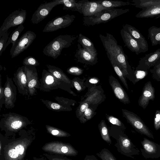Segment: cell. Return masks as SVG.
<instances>
[{
	"mask_svg": "<svg viewBox=\"0 0 160 160\" xmlns=\"http://www.w3.org/2000/svg\"><path fill=\"white\" fill-rule=\"evenodd\" d=\"M99 37L108 57L113 59L125 77L135 85L134 70L129 64L122 47L118 44L116 40L110 33H107L106 36L99 34Z\"/></svg>",
	"mask_w": 160,
	"mask_h": 160,
	"instance_id": "1",
	"label": "cell"
},
{
	"mask_svg": "<svg viewBox=\"0 0 160 160\" xmlns=\"http://www.w3.org/2000/svg\"><path fill=\"white\" fill-rule=\"evenodd\" d=\"M31 135L25 132L16 140L11 141L3 147L5 160H23L26 151L32 142Z\"/></svg>",
	"mask_w": 160,
	"mask_h": 160,
	"instance_id": "2",
	"label": "cell"
},
{
	"mask_svg": "<svg viewBox=\"0 0 160 160\" xmlns=\"http://www.w3.org/2000/svg\"><path fill=\"white\" fill-rule=\"evenodd\" d=\"M0 121V127L2 131L7 133L12 134L22 130L31 124L26 117L14 112L3 114Z\"/></svg>",
	"mask_w": 160,
	"mask_h": 160,
	"instance_id": "3",
	"label": "cell"
},
{
	"mask_svg": "<svg viewBox=\"0 0 160 160\" xmlns=\"http://www.w3.org/2000/svg\"><path fill=\"white\" fill-rule=\"evenodd\" d=\"M76 38L69 35H59L44 48L43 52L47 56L56 59L61 54L62 49L69 47Z\"/></svg>",
	"mask_w": 160,
	"mask_h": 160,
	"instance_id": "4",
	"label": "cell"
},
{
	"mask_svg": "<svg viewBox=\"0 0 160 160\" xmlns=\"http://www.w3.org/2000/svg\"><path fill=\"white\" fill-rule=\"evenodd\" d=\"M40 82V90L42 91L49 92L60 88L68 92L74 96H77L71 90L72 88L69 85L55 78L46 69H44L42 70Z\"/></svg>",
	"mask_w": 160,
	"mask_h": 160,
	"instance_id": "5",
	"label": "cell"
},
{
	"mask_svg": "<svg viewBox=\"0 0 160 160\" xmlns=\"http://www.w3.org/2000/svg\"><path fill=\"white\" fill-rule=\"evenodd\" d=\"M129 9L109 8L103 10L92 16L84 17V25L93 26L101 23H105L123 14L129 12Z\"/></svg>",
	"mask_w": 160,
	"mask_h": 160,
	"instance_id": "6",
	"label": "cell"
},
{
	"mask_svg": "<svg viewBox=\"0 0 160 160\" xmlns=\"http://www.w3.org/2000/svg\"><path fill=\"white\" fill-rule=\"evenodd\" d=\"M42 148L48 153L64 156H75L78 153V151L70 144L58 141L47 143Z\"/></svg>",
	"mask_w": 160,
	"mask_h": 160,
	"instance_id": "7",
	"label": "cell"
},
{
	"mask_svg": "<svg viewBox=\"0 0 160 160\" xmlns=\"http://www.w3.org/2000/svg\"><path fill=\"white\" fill-rule=\"evenodd\" d=\"M122 110L123 117L137 132L149 138H154L151 131L138 116L125 109H122Z\"/></svg>",
	"mask_w": 160,
	"mask_h": 160,
	"instance_id": "8",
	"label": "cell"
},
{
	"mask_svg": "<svg viewBox=\"0 0 160 160\" xmlns=\"http://www.w3.org/2000/svg\"><path fill=\"white\" fill-rule=\"evenodd\" d=\"M26 15V10L22 9L16 10L10 14L5 19L0 28V38L11 28L23 24Z\"/></svg>",
	"mask_w": 160,
	"mask_h": 160,
	"instance_id": "9",
	"label": "cell"
},
{
	"mask_svg": "<svg viewBox=\"0 0 160 160\" xmlns=\"http://www.w3.org/2000/svg\"><path fill=\"white\" fill-rule=\"evenodd\" d=\"M36 37V34L33 32L29 30L24 33L12 46L10 54L12 58L19 55L31 45Z\"/></svg>",
	"mask_w": 160,
	"mask_h": 160,
	"instance_id": "10",
	"label": "cell"
},
{
	"mask_svg": "<svg viewBox=\"0 0 160 160\" xmlns=\"http://www.w3.org/2000/svg\"><path fill=\"white\" fill-rule=\"evenodd\" d=\"M105 98L101 86H96L88 88V92L82 101L86 102L89 107L96 110L98 106L104 101Z\"/></svg>",
	"mask_w": 160,
	"mask_h": 160,
	"instance_id": "11",
	"label": "cell"
},
{
	"mask_svg": "<svg viewBox=\"0 0 160 160\" xmlns=\"http://www.w3.org/2000/svg\"><path fill=\"white\" fill-rule=\"evenodd\" d=\"M75 18L74 15L69 14L56 17L47 23L42 32H52L65 28L72 24Z\"/></svg>",
	"mask_w": 160,
	"mask_h": 160,
	"instance_id": "12",
	"label": "cell"
},
{
	"mask_svg": "<svg viewBox=\"0 0 160 160\" xmlns=\"http://www.w3.org/2000/svg\"><path fill=\"white\" fill-rule=\"evenodd\" d=\"M28 81L29 95L33 96L37 94V89H40V83L35 67L24 66Z\"/></svg>",
	"mask_w": 160,
	"mask_h": 160,
	"instance_id": "13",
	"label": "cell"
},
{
	"mask_svg": "<svg viewBox=\"0 0 160 160\" xmlns=\"http://www.w3.org/2000/svg\"><path fill=\"white\" fill-rule=\"evenodd\" d=\"M3 87L5 108L7 109L12 108L15 106L17 99V88L12 79L8 76Z\"/></svg>",
	"mask_w": 160,
	"mask_h": 160,
	"instance_id": "14",
	"label": "cell"
},
{
	"mask_svg": "<svg viewBox=\"0 0 160 160\" xmlns=\"http://www.w3.org/2000/svg\"><path fill=\"white\" fill-rule=\"evenodd\" d=\"M58 5V0L41 4L32 14V22L35 24L40 22L48 16L54 7Z\"/></svg>",
	"mask_w": 160,
	"mask_h": 160,
	"instance_id": "15",
	"label": "cell"
},
{
	"mask_svg": "<svg viewBox=\"0 0 160 160\" xmlns=\"http://www.w3.org/2000/svg\"><path fill=\"white\" fill-rule=\"evenodd\" d=\"M12 81L16 86L18 92L24 95H28V81L24 66L19 67L13 75Z\"/></svg>",
	"mask_w": 160,
	"mask_h": 160,
	"instance_id": "16",
	"label": "cell"
},
{
	"mask_svg": "<svg viewBox=\"0 0 160 160\" xmlns=\"http://www.w3.org/2000/svg\"><path fill=\"white\" fill-rule=\"evenodd\" d=\"M78 2L80 4L79 12L84 17L92 16L103 10L109 8L103 6L97 1L83 0Z\"/></svg>",
	"mask_w": 160,
	"mask_h": 160,
	"instance_id": "17",
	"label": "cell"
},
{
	"mask_svg": "<svg viewBox=\"0 0 160 160\" xmlns=\"http://www.w3.org/2000/svg\"><path fill=\"white\" fill-rule=\"evenodd\" d=\"M142 148L141 151L142 156L145 158H157L160 157V144L144 138L141 142Z\"/></svg>",
	"mask_w": 160,
	"mask_h": 160,
	"instance_id": "18",
	"label": "cell"
},
{
	"mask_svg": "<svg viewBox=\"0 0 160 160\" xmlns=\"http://www.w3.org/2000/svg\"><path fill=\"white\" fill-rule=\"evenodd\" d=\"M160 59V48L154 52L146 54L139 61L135 69L149 71L152 67H154Z\"/></svg>",
	"mask_w": 160,
	"mask_h": 160,
	"instance_id": "19",
	"label": "cell"
},
{
	"mask_svg": "<svg viewBox=\"0 0 160 160\" xmlns=\"http://www.w3.org/2000/svg\"><path fill=\"white\" fill-rule=\"evenodd\" d=\"M109 82L115 96L120 102L124 104L130 103L128 94L117 79L110 75L109 77Z\"/></svg>",
	"mask_w": 160,
	"mask_h": 160,
	"instance_id": "20",
	"label": "cell"
},
{
	"mask_svg": "<svg viewBox=\"0 0 160 160\" xmlns=\"http://www.w3.org/2000/svg\"><path fill=\"white\" fill-rule=\"evenodd\" d=\"M155 98V89L150 81L146 83L142 88L138 100L139 105L143 109L148 106L150 100L153 101Z\"/></svg>",
	"mask_w": 160,
	"mask_h": 160,
	"instance_id": "21",
	"label": "cell"
},
{
	"mask_svg": "<svg viewBox=\"0 0 160 160\" xmlns=\"http://www.w3.org/2000/svg\"><path fill=\"white\" fill-rule=\"evenodd\" d=\"M141 46L144 53L148 50V44L145 38L134 27L128 24L123 26V28Z\"/></svg>",
	"mask_w": 160,
	"mask_h": 160,
	"instance_id": "22",
	"label": "cell"
},
{
	"mask_svg": "<svg viewBox=\"0 0 160 160\" xmlns=\"http://www.w3.org/2000/svg\"><path fill=\"white\" fill-rule=\"evenodd\" d=\"M75 56L78 62L88 65H94L98 62L97 57L93 56L81 47L79 43Z\"/></svg>",
	"mask_w": 160,
	"mask_h": 160,
	"instance_id": "23",
	"label": "cell"
},
{
	"mask_svg": "<svg viewBox=\"0 0 160 160\" xmlns=\"http://www.w3.org/2000/svg\"><path fill=\"white\" fill-rule=\"evenodd\" d=\"M120 33L125 45L132 52H135L137 55L144 53L138 43L128 32L122 28L120 31Z\"/></svg>",
	"mask_w": 160,
	"mask_h": 160,
	"instance_id": "24",
	"label": "cell"
},
{
	"mask_svg": "<svg viewBox=\"0 0 160 160\" xmlns=\"http://www.w3.org/2000/svg\"><path fill=\"white\" fill-rule=\"evenodd\" d=\"M119 141L121 150L128 156L133 158L132 155L139 154V150L135 147L127 137L120 135Z\"/></svg>",
	"mask_w": 160,
	"mask_h": 160,
	"instance_id": "25",
	"label": "cell"
},
{
	"mask_svg": "<svg viewBox=\"0 0 160 160\" xmlns=\"http://www.w3.org/2000/svg\"><path fill=\"white\" fill-rule=\"evenodd\" d=\"M48 71L52 73L55 78L62 82L69 85L72 88H73L72 80L70 79L63 71L60 68L53 65H46Z\"/></svg>",
	"mask_w": 160,
	"mask_h": 160,
	"instance_id": "26",
	"label": "cell"
},
{
	"mask_svg": "<svg viewBox=\"0 0 160 160\" xmlns=\"http://www.w3.org/2000/svg\"><path fill=\"white\" fill-rule=\"evenodd\" d=\"M78 42L82 48L87 50L93 56L97 57V51L91 40L81 33L79 34Z\"/></svg>",
	"mask_w": 160,
	"mask_h": 160,
	"instance_id": "27",
	"label": "cell"
},
{
	"mask_svg": "<svg viewBox=\"0 0 160 160\" xmlns=\"http://www.w3.org/2000/svg\"><path fill=\"white\" fill-rule=\"evenodd\" d=\"M160 15V4L152 7L145 10H142L136 15L138 18L156 17Z\"/></svg>",
	"mask_w": 160,
	"mask_h": 160,
	"instance_id": "28",
	"label": "cell"
},
{
	"mask_svg": "<svg viewBox=\"0 0 160 160\" xmlns=\"http://www.w3.org/2000/svg\"><path fill=\"white\" fill-rule=\"evenodd\" d=\"M41 102L48 109L56 112L70 111L72 110V107L62 105L58 103L47 100L40 99Z\"/></svg>",
	"mask_w": 160,
	"mask_h": 160,
	"instance_id": "29",
	"label": "cell"
},
{
	"mask_svg": "<svg viewBox=\"0 0 160 160\" xmlns=\"http://www.w3.org/2000/svg\"><path fill=\"white\" fill-rule=\"evenodd\" d=\"M130 5L137 8L145 10L152 7L160 4V0H132Z\"/></svg>",
	"mask_w": 160,
	"mask_h": 160,
	"instance_id": "30",
	"label": "cell"
},
{
	"mask_svg": "<svg viewBox=\"0 0 160 160\" xmlns=\"http://www.w3.org/2000/svg\"><path fill=\"white\" fill-rule=\"evenodd\" d=\"M148 37L152 46L160 44V27L154 26L148 29Z\"/></svg>",
	"mask_w": 160,
	"mask_h": 160,
	"instance_id": "31",
	"label": "cell"
},
{
	"mask_svg": "<svg viewBox=\"0 0 160 160\" xmlns=\"http://www.w3.org/2000/svg\"><path fill=\"white\" fill-rule=\"evenodd\" d=\"M59 4H63V10H70L79 12L80 6L78 1L74 0H58Z\"/></svg>",
	"mask_w": 160,
	"mask_h": 160,
	"instance_id": "32",
	"label": "cell"
},
{
	"mask_svg": "<svg viewBox=\"0 0 160 160\" xmlns=\"http://www.w3.org/2000/svg\"><path fill=\"white\" fill-rule=\"evenodd\" d=\"M98 127L102 138L107 143L111 144L112 141L105 121L103 120H102L98 124Z\"/></svg>",
	"mask_w": 160,
	"mask_h": 160,
	"instance_id": "33",
	"label": "cell"
},
{
	"mask_svg": "<svg viewBox=\"0 0 160 160\" xmlns=\"http://www.w3.org/2000/svg\"><path fill=\"white\" fill-rule=\"evenodd\" d=\"M98 2L103 6L109 8L120 7L122 6L130 5L129 2H124L120 1L98 0Z\"/></svg>",
	"mask_w": 160,
	"mask_h": 160,
	"instance_id": "34",
	"label": "cell"
},
{
	"mask_svg": "<svg viewBox=\"0 0 160 160\" xmlns=\"http://www.w3.org/2000/svg\"><path fill=\"white\" fill-rule=\"evenodd\" d=\"M45 127L48 133L55 137L62 138L71 136L68 132L53 126L46 125Z\"/></svg>",
	"mask_w": 160,
	"mask_h": 160,
	"instance_id": "35",
	"label": "cell"
},
{
	"mask_svg": "<svg viewBox=\"0 0 160 160\" xmlns=\"http://www.w3.org/2000/svg\"><path fill=\"white\" fill-rule=\"evenodd\" d=\"M24 29V27L22 24L19 25L11 34L6 43L5 48L10 43L13 46L18 39L19 35Z\"/></svg>",
	"mask_w": 160,
	"mask_h": 160,
	"instance_id": "36",
	"label": "cell"
},
{
	"mask_svg": "<svg viewBox=\"0 0 160 160\" xmlns=\"http://www.w3.org/2000/svg\"><path fill=\"white\" fill-rule=\"evenodd\" d=\"M108 58L116 74L117 75L123 83L126 88L128 90V87L127 81L126 80V78L124 76L122 71L113 59L110 57Z\"/></svg>",
	"mask_w": 160,
	"mask_h": 160,
	"instance_id": "37",
	"label": "cell"
},
{
	"mask_svg": "<svg viewBox=\"0 0 160 160\" xmlns=\"http://www.w3.org/2000/svg\"><path fill=\"white\" fill-rule=\"evenodd\" d=\"M85 78L82 79L78 77H75L72 80V85L78 92L84 90L87 88L84 81Z\"/></svg>",
	"mask_w": 160,
	"mask_h": 160,
	"instance_id": "38",
	"label": "cell"
},
{
	"mask_svg": "<svg viewBox=\"0 0 160 160\" xmlns=\"http://www.w3.org/2000/svg\"><path fill=\"white\" fill-rule=\"evenodd\" d=\"M95 110L91 107L87 108L84 112L82 116L79 120L81 123H84L88 120L92 119L96 112Z\"/></svg>",
	"mask_w": 160,
	"mask_h": 160,
	"instance_id": "39",
	"label": "cell"
},
{
	"mask_svg": "<svg viewBox=\"0 0 160 160\" xmlns=\"http://www.w3.org/2000/svg\"><path fill=\"white\" fill-rule=\"evenodd\" d=\"M97 155L102 160H117L111 152L106 148L102 149Z\"/></svg>",
	"mask_w": 160,
	"mask_h": 160,
	"instance_id": "40",
	"label": "cell"
},
{
	"mask_svg": "<svg viewBox=\"0 0 160 160\" xmlns=\"http://www.w3.org/2000/svg\"><path fill=\"white\" fill-rule=\"evenodd\" d=\"M55 99L58 103L65 106L70 107L75 105L76 102L75 101L65 98L62 97L57 96L55 97Z\"/></svg>",
	"mask_w": 160,
	"mask_h": 160,
	"instance_id": "41",
	"label": "cell"
},
{
	"mask_svg": "<svg viewBox=\"0 0 160 160\" xmlns=\"http://www.w3.org/2000/svg\"><path fill=\"white\" fill-rule=\"evenodd\" d=\"M106 118L108 121L113 125L119 127L120 129L124 130L126 128L123 123L118 118L112 115L106 114Z\"/></svg>",
	"mask_w": 160,
	"mask_h": 160,
	"instance_id": "42",
	"label": "cell"
},
{
	"mask_svg": "<svg viewBox=\"0 0 160 160\" xmlns=\"http://www.w3.org/2000/svg\"><path fill=\"white\" fill-rule=\"evenodd\" d=\"M24 66H30L36 67L39 65L38 61L34 57L31 56L25 58L22 62Z\"/></svg>",
	"mask_w": 160,
	"mask_h": 160,
	"instance_id": "43",
	"label": "cell"
},
{
	"mask_svg": "<svg viewBox=\"0 0 160 160\" xmlns=\"http://www.w3.org/2000/svg\"><path fill=\"white\" fill-rule=\"evenodd\" d=\"M149 71L152 73L153 79L158 82L160 81V63L155 65Z\"/></svg>",
	"mask_w": 160,
	"mask_h": 160,
	"instance_id": "44",
	"label": "cell"
},
{
	"mask_svg": "<svg viewBox=\"0 0 160 160\" xmlns=\"http://www.w3.org/2000/svg\"><path fill=\"white\" fill-rule=\"evenodd\" d=\"M148 71L135 69L134 71L135 83H136L146 77L148 74Z\"/></svg>",
	"mask_w": 160,
	"mask_h": 160,
	"instance_id": "45",
	"label": "cell"
},
{
	"mask_svg": "<svg viewBox=\"0 0 160 160\" xmlns=\"http://www.w3.org/2000/svg\"><path fill=\"white\" fill-rule=\"evenodd\" d=\"M43 155L48 160H71L64 155L55 154L44 153Z\"/></svg>",
	"mask_w": 160,
	"mask_h": 160,
	"instance_id": "46",
	"label": "cell"
},
{
	"mask_svg": "<svg viewBox=\"0 0 160 160\" xmlns=\"http://www.w3.org/2000/svg\"><path fill=\"white\" fill-rule=\"evenodd\" d=\"M9 38L7 32L4 33L0 38V56L2 55V52L5 50V46Z\"/></svg>",
	"mask_w": 160,
	"mask_h": 160,
	"instance_id": "47",
	"label": "cell"
},
{
	"mask_svg": "<svg viewBox=\"0 0 160 160\" xmlns=\"http://www.w3.org/2000/svg\"><path fill=\"white\" fill-rule=\"evenodd\" d=\"M83 70L76 66H72L68 68L67 72L69 74L76 76L81 75L83 72Z\"/></svg>",
	"mask_w": 160,
	"mask_h": 160,
	"instance_id": "48",
	"label": "cell"
},
{
	"mask_svg": "<svg viewBox=\"0 0 160 160\" xmlns=\"http://www.w3.org/2000/svg\"><path fill=\"white\" fill-rule=\"evenodd\" d=\"M154 126L156 130L160 129V110H157L156 111L154 119Z\"/></svg>",
	"mask_w": 160,
	"mask_h": 160,
	"instance_id": "49",
	"label": "cell"
},
{
	"mask_svg": "<svg viewBox=\"0 0 160 160\" xmlns=\"http://www.w3.org/2000/svg\"><path fill=\"white\" fill-rule=\"evenodd\" d=\"M5 99L4 94V88L2 86L1 75L0 74V111L3 104H5Z\"/></svg>",
	"mask_w": 160,
	"mask_h": 160,
	"instance_id": "50",
	"label": "cell"
},
{
	"mask_svg": "<svg viewBox=\"0 0 160 160\" xmlns=\"http://www.w3.org/2000/svg\"><path fill=\"white\" fill-rule=\"evenodd\" d=\"M100 80L99 78L94 77L87 80L85 82V84L89 83L93 85L94 86H96V85L98 84Z\"/></svg>",
	"mask_w": 160,
	"mask_h": 160,
	"instance_id": "51",
	"label": "cell"
},
{
	"mask_svg": "<svg viewBox=\"0 0 160 160\" xmlns=\"http://www.w3.org/2000/svg\"><path fill=\"white\" fill-rule=\"evenodd\" d=\"M84 160H98L97 158L93 155H88L86 156Z\"/></svg>",
	"mask_w": 160,
	"mask_h": 160,
	"instance_id": "52",
	"label": "cell"
},
{
	"mask_svg": "<svg viewBox=\"0 0 160 160\" xmlns=\"http://www.w3.org/2000/svg\"><path fill=\"white\" fill-rule=\"evenodd\" d=\"M33 160H47L44 157L40 158L33 157Z\"/></svg>",
	"mask_w": 160,
	"mask_h": 160,
	"instance_id": "53",
	"label": "cell"
},
{
	"mask_svg": "<svg viewBox=\"0 0 160 160\" xmlns=\"http://www.w3.org/2000/svg\"><path fill=\"white\" fill-rule=\"evenodd\" d=\"M160 18V15H159V16H157L156 17L155 19H156L158 18Z\"/></svg>",
	"mask_w": 160,
	"mask_h": 160,
	"instance_id": "54",
	"label": "cell"
},
{
	"mask_svg": "<svg viewBox=\"0 0 160 160\" xmlns=\"http://www.w3.org/2000/svg\"><path fill=\"white\" fill-rule=\"evenodd\" d=\"M160 63V59L159 61V62H158V63L156 64V65H157V64H159Z\"/></svg>",
	"mask_w": 160,
	"mask_h": 160,
	"instance_id": "55",
	"label": "cell"
},
{
	"mask_svg": "<svg viewBox=\"0 0 160 160\" xmlns=\"http://www.w3.org/2000/svg\"><path fill=\"white\" fill-rule=\"evenodd\" d=\"M0 70L1 71V70L2 69V67L1 66V65H0Z\"/></svg>",
	"mask_w": 160,
	"mask_h": 160,
	"instance_id": "56",
	"label": "cell"
},
{
	"mask_svg": "<svg viewBox=\"0 0 160 160\" xmlns=\"http://www.w3.org/2000/svg\"><path fill=\"white\" fill-rule=\"evenodd\" d=\"M23 160H24V159Z\"/></svg>",
	"mask_w": 160,
	"mask_h": 160,
	"instance_id": "57",
	"label": "cell"
}]
</instances>
